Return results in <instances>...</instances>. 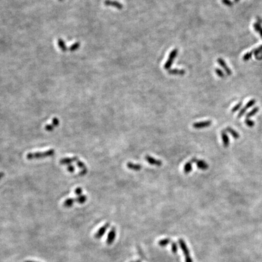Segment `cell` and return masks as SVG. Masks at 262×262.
Listing matches in <instances>:
<instances>
[{"mask_svg":"<svg viewBox=\"0 0 262 262\" xmlns=\"http://www.w3.org/2000/svg\"><path fill=\"white\" fill-rule=\"evenodd\" d=\"M55 153V150L53 149H51L44 152H36L29 153L27 154L26 158L27 159L30 160L34 159H40V158H46L48 157H52L54 155Z\"/></svg>","mask_w":262,"mask_h":262,"instance_id":"obj_1","label":"cell"},{"mask_svg":"<svg viewBox=\"0 0 262 262\" xmlns=\"http://www.w3.org/2000/svg\"><path fill=\"white\" fill-rule=\"evenodd\" d=\"M179 243L181 251L185 255V262H193L190 255V251L189 250L188 247L187 246L185 241L183 239H179Z\"/></svg>","mask_w":262,"mask_h":262,"instance_id":"obj_2","label":"cell"},{"mask_svg":"<svg viewBox=\"0 0 262 262\" xmlns=\"http://www.w3.org/2000/svg\"><path fill=\"white\" fill-rule=\"evenodd\" d=\"M177 53H178V49H175L172 50L171 52H170V53H169V55L168 57V59L164 65V69H166V70L170 69V67H171L172 64H173L174 60L176 58V55H177Z\"/></svg>","mask_w":262,"mask_h":262,"instance_id":"obj_3","label":"cell"},{"mask_svg":"<svg viewBox=\"0 0 262 262\" xmlns=\"http://www.w3.org/2000/svg\"><path fill=\"white\" fill-rule=\"evenodd\" d=\"M191 161L192 163H196L197 167L202 170H206L209 168L208 164L203 160H198L196 158H194Z\"/></svg>","mask_w":262,"mask_h":262,"instance_id":"obj_4","label":"cell"},{"mask_svg":"<svg viewBox=\"0 0 262 262\" xmlns=\"http://www.w3.org/2000/svg\"><path fill=\"white\" fill-rule=\"evenodd\" d=\"M212 121L211 120H206L200 121V122L195 123L192 125V126L194 129H201L203 128H206V127H209L212 125Z\"/></svg>","mask_w":262,"mask_h":262,"instance_id":"obj_5","label":"cell"},{"mask_svg":"<svg viewBox=\"0 0 262 262\" xmlns=\"http://www.w3.org/2000/svg\"><path fill=\"white\" fill-rule=\"evenodd\" d=\"M255 102H256V101H255V100H254V99H252L251 100H249L247 103V104L245 105V106L241 109L240 111L238 114V115H237V118H240L241 117H243V115L245 114L247 109L252 107L255 104Z\"/></svg>","mask_w":262,"mask_h":262,"instance_id":"obj_6","label":"cell"},{"mask_svg":"<svg viewBox=\"0 0 262 262\" xmlns=\"http://www.w3.org/2000/svg\"><path fill=\"white\" fill-rule=\"evenodd\" d=\"M109 226H110V223H109V222H107L104 225V226H103L102 227H101L99 229V231H97V232L95 233V234L94 235L95 238L96 239H101V237L105 235L106 231L107 230V229L109 228Z\"/></svg>","mask_w":262,"mask_h":262,"instance_id":"obj_7","label":"cell"},{"mask_svg":"<svg viewBox=\"0 0 262 262\" xmlns=\"http://www.w3.org/2000/svg\"><path fill=\"white\" fill-rule=\"evenodd\" d=\"M145 160H146L148 163H149L151 165L155 166H161L162 165V161L160 160L156 159V158L152 157L149 155H147L145 157Z\"/></svg>","mask_w":262,"mask_h":262,"instance_id":"obj_8","label":"cell"},{"mask_svg":"<svg viewBox=\"0 0 262 262\" xmlns=\"http://www.w3.org/2000/svg\"><path fill=\"white\" fill-rule=\"evenodd\" d=\"M115 237H116V229H115L114 227H112L111 231H109L106 239V243L108 245H111L112 244L115 239Z\"/></svg>","mask_w":262,"mask_h":262,"instance_id":"obj_9","label":"cell"},{"mask_svg":"<svg viewBox=\"0 0 262 262\" xmlns=\"http://www.w3.org/2000/svg\"><path fill=\"white\" fill-rule=\"evenodd\" d=\"M79 160V158L77 157H73L71 158L69 157H66L64 158H62L60 161V163L62 165H69V164H71L73 162H77Z\"/></svg>","mask_w":262,"mask_h":262,"instance_id":"obj_10","label":"cell"},{"mask_svg":"<svg viewBox=\"0 0 262 262\" xmlns=\"http://www.w3.org/2000/svg\"><path fill=\"white\" fill-rule=\"evenodd\" d=\"M217 62L220 65L221 67H222L223 69L225 70V72H226V73L228 75H231V74H232V71H231L230 68L228 66L226 63L225 62V61L223 59H222V58H218Z\"/></svg>","mask_w":262,"mask_h":262,"instance_id":"obj_11","label":"cell"},{"mask_svg":"<svg viewBox=\"0 0 262 262\" xmlns=\"http://www.w3.org/2000/svg\"><path fill=\"white\" fill-rule=\"evenodd\" d=\"M104 3L107 6H112V7L118 9H121L123 8L122 4L116 1H112V0H106Z\"/></svg>","mask_w":262,"mask_h":262,"instance_id":"obj_12","label":"cell"},{"mask_svg":"<svg viewBox=\"0 0 262 262\" xmlns=\"http://www.w3.org/2000/svg\"><path fill=\"white\" fill-rule=\"evenodd\" d=\"M221 136H222V142H223L224 147L226 148H228L229 145V138L226 133V131H222V133H221Z\"/></svg>","mask_w":262,"mask_h":262,"instance_id":"obj_13","label":"cell"},{"mask_svg":"<svg viewBox=\"0 0 262 262\" xmlns=\"http://www.w3.org/2000/svg\"><path fill=\"white\" fill-rule=\"evenodd\" d=\"M127 167L128 169L134 170V171H139L142 169V166L141 164L137 163H133L132 162H128L127 163Z\"/></svg>","mask_w":262,"mask_h":262,"instance_id":"obj_14","label":"cell"},{"mask_svg":"<svg viewBox=\"0 0 262 262\" xmlns=\"http://www.w3.org/2000/svg\"><path fill=\"white\" fill-rule=\"evenodd\" d=\"M253 54L257 60H262V46H260L259 47L255 49L252 51Z\"/></svg>","mask_w":262,"mask_h":262,"instance_id":"obj_15","label":"cell"},{"mask_svg":"<svg viewBox=\"0 0 262 262\" xmlns=\"http://www.w3.org/2000/svg\"><path fill=\"white\" fill-rule=\"evenodd\" d=\"M169 74L170 75H183L186 71L183 69H174L169 70Z\"/></svg>","mask_w":262,"mask_h":262,"instance_id":"obj_16","label":"cell"},{"mask_svg":"<svg viewBox=\"0 0 262 262\" xmlns=\"http://www.w3.org/2000/svg\"><path fill=\"white\" fill-rule=\"evenodd\" d=\"M226 132H229L231 135H232V137L235 138V139H238L240 137V134L237 132V131H235L234 129H233V128H231V127H227V128L226 129Z\"/></svg>","mask_w":262,"mask_h":262,"instance_id":"obj_17","label":"cell"},{"mask_svg":"<svg viewBox=\"0 0 262 262\" xmlns=\"http://www.w3.org/2000/svg\"><path fill=\"white\" fill-rule=\"evenodd\" d=\"M75 202H76L75 198H67L63 203V206L65 208H70V207L73 206Z\"/></svg>","mask_w":262,"mask_h":262,"instance_id":"obj_18","label":"cell"},{"mask_svg":"<svg viewBox=\"0 0 262 262\" xmlns=\"http://www.w3.org/2000/svg\"><path fill=\"white\" fill-rule=\"evenodd\" d=\"M192 163L191 161H188L185 164L183 170H184V172L186 174H189L190 172H191L192 170Z\"/></svg>","mask_w":262,"mask_h":262,"instance_id":"obj_19","label":"cell"},{"mask_svg":"<svg viewBox=\"0 0 262 262\" xmlns=\"http://www.w3.org/2000/svg\"><path fill=\"white\" fill-rule=\"evenodd\" d=\"M58 45L59 47L60 48V49L62 50V51H63V52H66L67 50L68 49L67 48L66 44H65L64 41L62 39H61V38L58 39Z\"/></svg>","mask_w":262,"mask_h":262,"instance_id":"obj_20","label":"cell"},{"mask_svg":"<svg viewBox=\"0 0 262 262\" xmlns=\"http://www.w3.org/2000/svg\"><path fill=\"white\" fill-rule=\"evenodd\" d=\"M259 111V107H255L252 109V110H251L250 112H249L246 115V118H249V117H251L254 116V115L256 114Z\"/></svg>","mask_w":262,"mask_h":262,"instance_id":"obj_21","label":"cell"},{"mask_svg":"<svg viewBox=\"0 0 262 262\" xmlns=\"http://www.w3.org/2000/svg\"><path fill=\"white\" fill-rule=\"evenodd\" d=\"M171 241H172L171 240H170L169 238L164 239H162V240H160L159 241H158V245H159L160 246H162V247L166 246L168 244H169V243Z\"/></svg>","mask_w":262,"mask_h":262,"instance_id":"obj_22","label":"cell"},{"mask_svg":"<svg viewBox=\"0 0 262 262\" xmlns=\"http://www.w3.org/2000/svg\"><path fill=\"white\" fill-rule=\"evenodd\" d=\"M75 200H76V202H78V203L83 204L86 202L87 197L86 196H84V195H81V196H78L77 198H76Z\"/></svg>","mask_w":262,"mask_h":262,"instance_id":"obj_23","label":"cell"},{"mask_svg":"<svg viewBox=\"0 0 262 262\" xmlns=\"http://www.w3.org/2000/svg\"><path fill=\"white\" fill-rule=\"evenodd\" d=\"M254 27L256 32H259L261 37L262 38V27L261 26L260 24L259 23H255L254 24Z\"/></svg>","mask_w":262,"mask_h":262,"instance_id":"obj_24","label":"cell"},{"mask_svg":"<svg viewBox=\"0 0 262 262\" xmlns=\"http://www.w3.org/2000/svg\"><path fill=\"white\" fill-rule=\"evenodd\" d=\"M252 54H253L252 51L249 52H247L246 53H245L244 55V56H243V60H244L245 62H246V61L249 60L251 58V57L252 56Z\"/></svg>","mask_w":262,"mask_h":262,"instance_id":"obj_25","label":"cell"},{"mask_svg":"<svg viewBox=\"0 0 262 262\" xmlns=\"http://www.w3.org/2000/svg\"><path fill=\"white\" fill-rule=\"evenodd\" d=\"M80 42H75V43H74V44H72V45L69 47V49L70 51H72V52L75 51L77 50L78 49L79 47H80Z\"/></svg>","mask_w":262,"mask_h":262,"instance_id":"obj_26","label":"cell"},{"mask_svg":"<svg viewBox=\"0 0 262 262\" xmlns=\"http://www.w3.org/2000/svg\"><path fill=\"white\" fill-rule=\"evenodd\" d=\"M241 105H242V102L239 103L238 104L236 105L234 107H233V108L232 109H231V112H232L233 113L236 112L237 111L239 110L240 108L241 107Z\"/></svg>","mask_w":262,"mask_h":262,"instance_id":"obj_27","label":"cell"},{"mask_svg":"<svg viewBox=\"0 0 262 262\" xmlns=\"http://www.w3.org/2000/svg\"><path fill=\"white\" fill-rule=\"evenodd\" d=\"M245 124L247 126H248L249 127H252L254 126V125H255L254 121L252 120H250V119H249V118H246L245 120Z\"/></svg>","mask_w":262,"mask_h":262,"instance_id":"obj_28","label":"cell"},{"mask_svg":"<svg viewBox=\"0 0 262 262\" xmlns=\"http://www.w3.org/2000/svg\"><path fill=\"white\" fill-rule=\"evenodd\" d=\"M55 126L52 123L51 124V125H46L45 127H44V129L46 131H49V132H51L54 129H55Z\"/></svg>","mask_w":262,"mask_h":262,"instance_id":"obj_29","label":"cell"},{"mask_svg":"<svg viewBox=\"0 0 262 262\" xmlns=\"http://www.w3.org/2000/svg\"><path fill=\"white\" fill-rule=\"evenodd\" d=\"M171 249H172V252L174 253V254L176 253V252H177L178 247H177V245H176V243L175 242H172V243H171Z\"/></svg>","mask_w":262,"mask_h":262,"instance_id":"obj_30","label":"cell"},{"mask_svg":"<svg viewBox=\"0 0 262 262\" xmlns=\"http://www.w3.org/2000/svg\"><path fill=\"white\" fill-rule=\"evenodd\" d=\"M215 72L216 73V74L219 77H220V78H223L224 77V73L223 72V71L220 69H218V68H216L215 69Z\"/></svg>","mask_w":262,"mask_h":262,"instance_id":"obj_31","label":"cell"},{"mask_svg":"<svg viewBox=\"0 0 262 262\" xmlns=\"http://www.w3.org/2000/svg\"><path fill=\"white\" fill-rule=\"evenodd\" d=\"M222 3L228 7H231L233 5V2L231 0H222Z\"/></svg>","mask_w":262,"mask_h":262,"instance_id":"obj_32","label":"cell"},{"mask_svg":"<svg viewBox=\"0 0 262 262\" xmlns=\"http://www.w3.org/2000/svg\"><path fill=\"white\" fill-rule=\"evenodd\" d=\"M52 123L55 126H58L59 125H60V120L57 117H54L53 119H52Z\"/></svg>","mask_w":262,"mask_h":262,"instance_id":"obj_33","label":"cell"},{"mask_svg":"<svg viewBox=\"0 0 262 262\" xmlns=\"http://www.w3.org/2000/svg\"><path fill=\"white\" fill-rule=\"evenodd\" d=\"M83 192V190H82V189L81 187H77L75 189V194L77 195V196H80L81 195Z\"/></svg>","mask_w":262,"mask_h":262,"instance_id":"obj_34","label":"cell"},{"mask_svg":"<svg viewBox=\"0 0 262 262\" xmlns=\"http://www.w3.org/2000/svg\"><path fill=\"white\" fill-rule=\"evenodd\" d=\"M68 170L69 172H74L75 171V167L71 164H69L68 165Z\"/></svg>","mask_w":262,"mask_h":262,"instance_id":"obj_35","label":"cell"},{"mask_svg":"<svg viewBox=\"0 0 262 262\" xmlns=\"http://www.w3.org/2000/svg\"><path fill=\"white\" fill-rule=\"evenodd\" d=\"M4 175V174L3 172H0V180H1Z\"/></svg>","mask_w":262,"mask_h":262,"instance_id":"obj_36","label":"cell"},{"mask_svg":"<svg viewBox=\"0 0 262 262\" xmlns=\"http://www.w3.org/2000/svg\"><path fill=\"white\" fill-rule=\"evenodd\" d=\"M257 20H258V21H259L260 23H262V19H261V18H260L258 17V18H257Z\"/></svg>","mask_w":262,"mask_h":262,"instance_id":"obj_37","label":"cell"},{"mask_svg":"<svg viewBox=\"0 0 262 262\" xmlns=\"http://www.w3.org/2000/svg\"><path fill=\"white\" fill-rule=\"evenodd\" d=\"M24 262H38V261H25Z\"/></svg>","mask_w":262,"mask_h":262,"instance_id":"obj_38","label":"cell"},{"mask_svg":"<svg viewBox=\"0 0 262 262\" xmlns=\"http://www.w3.org/2000/svg\"><path fill=\"white\" fill-rule=\"evenodd\" d=\"M240 0H234V3H239Z\"/></svg>","mask_w":262,"mask_h":262,"instance_id":"obj_39","label":"cell"},{"mask_svg":"<svg viewBox=\"0 0 262 262\" xmlns=\"http://www.w3.org/2000/svg\"><path fill=\"white\" fill-rule=\"evenodd\" d=\"M136 262H141V261H139V260H138V261H136Z\"/></svg>","mask_w":262,"mask_h":262,"instance_id":"obj_40","label":"cell"},{"mask_svg":"<svg viewBox=\"0 0 262 262\" xmlns=\"http://www.w3.org/2000/svg\"><path fill=\"white\" fill-rule=\"evenodd\" d=\"M59 1H62V0H59Z\"/></svg>","mask_w":262,"mask_h":262,"instance_id":"obj_41","label":"cell"},{"mask_svg":"<svg viewBox=\"0 0 262 262\" xmlns=\"http://www.w3.org/2000/svg\"><path fill=\"white\" fill-rule=\"evenodd\" d=\"M131 262H133V261H131Z\"/></svg>","mask_w":262,"mask_h":262,"instance_id":"obj_42","label":"cell"}]
</instances>
